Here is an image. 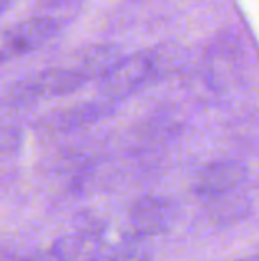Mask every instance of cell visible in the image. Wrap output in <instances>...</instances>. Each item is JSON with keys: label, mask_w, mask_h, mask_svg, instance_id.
Returning <instances> with one entry per match:
<instances>
[{"label": "cell", "mask_w": 259, "mask_h": 261, "mask_svg": "<svg viewBox=\"0 0 259 261\" xmlns=\"http://www.w3.org/2000/svg\"><path fill=\"white\" fill-rule=\"evenodd\" d=\"M55 31L57 23L52 18H31L6 29L0 46L2 61L6 62L9 59L31 54L32 50L39 48L43 43L48 41Z\"/></svg>", "instance_id": "cell-1"}, {"label": "cell", "mask_w": 259, "mask_h": 261, "mask_svg": "<svg viewBox=\"0 0 259 261\" xmlns=\"http://www.w3.org/2000/svg\"><path fill=\"white\" fill-rule=\"evenodd\" d=\"M242 261H259V256H252V258H247V259H242Z\"/></svg>", "instance_id": "cell-2"}]
</instances>
